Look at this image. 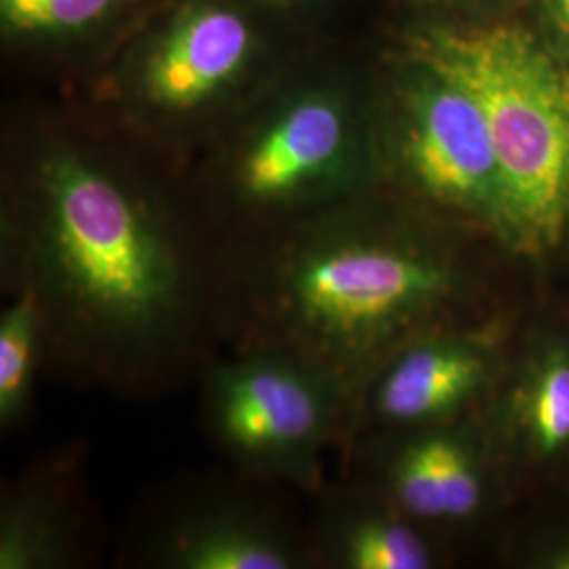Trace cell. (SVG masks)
Returning a JSON list of instances; mask_svg holds the SVG:
<instances>
[{
    "instance_id": "ba28073f",
    "label": "cell",
    "mask_w": 569,
    "mask_h": 569,
    "mask_svg": "<svg viewBox=\"0 0 569 569\" xmlns=\"http://www.w3.org/2000/svg\"><path fill=\"white\" fill-rule=\"evenodd\" d=\"M281 491L239 475L167 493L138 529L136 557L152 569H317L308 521Z\"/></svg>"
},
{
    "instance_id": "8992f818",
    "label": "cell",
    "mask_w": 569,
    "mask_h": 569,
    "mask_svg": "<svg viewBox=\"0 0 569 569\" xmlns=\"http://www.w3.org/2000/svg\"><path fill=\"white\" fill-rule=\"evenodd\" d=\"M352 397L323 367L281 348H239L201 371L211 446L247 479L308 496L326 488V458L345 446Z\"/></svg>"
},
{
    "instance_id": "6da1fadb",
    "label": "cell",
    "mask_w": 569,
    "mask_h": 569,
    "mask_svg": "<svg viewBox=\"0 0 569 569\" xmlns=\"http://www.w3.org/2000/svg\"><path fill=\"white\" fill-rule=\"evenodd\" d=\"M58 119L9 140L0 209L2 289L34 291L47 371L152 397L216 357V249L186 192Z\"/></svg>"
},
{
    "instance_id": "7c38bea8",
    "label": "cell",
    "mask_w": 569,
    "mask_h": 569,
    "mask_svg": "<svg viewBox=\"0 0 569 569\" xmlns=\"http://www.w3.org/2000/svg\"><path fill=\"white\" fill-rule=\"evenodd\" d=\"M317 507L308 519L317 568L428 569L435 549L420 523L390 500L366 502L329 483L315 493Z\"/></svg>"
},
{
    "instance_id": "8fae6325",
    "label": "cell",
    "mask_w": 569,
    "mask_h": 569,
    "mask_svg": "<svg viewBox=\"0 0 569 569\" xmlns=\"http://www.w3.org/2000/svg\"><path fill=\"white\" fill-rule=\"evenodd\" d=\"M385 498L420 526H458L486 500L483 470L470 441L446 425L407 430L388 456Z\"/></svg>"
},
{
    "instance_id": "7a4b0ae2",
    "label": "cell",
    "mask_w": 569,
    "mask_h": 569,
    "mask_svg": "<svg viewBox=\"0 0 569 569\" xmlns=\"http://www.w3.org/2000/svg\"><path fill=\"white\" fill-rule=\"evenodd\" d=\"M376 188L216 249L218 340L323 367L352 401L403 346L441 331L465 289L456 251L395 216Z\"/></svg>"
},
{
    "instance_id": "d6986e66",
    "label": "cell",
    "mask_w": 569,
    "mask_h": 569,
    "mask_svg": "<svg viewBox=\"0 0 569 569\" xmlns=\"http://www.w3.org/2000/svg\"><path fill=\"white\" fill-rule=\"evenodd\" d=\"M289 2H308V0H289Z\"/></svg>"
},
{
    "instance_id": "30bf717a",
    "label": "cell",
    "mask_w": 569,
    "mask_h": 569,
    "mask_svg": "<svg viewBox=\"0 0 569 569\" xmlns=\"http://www.w3.org/2000/svg\"><path fill=\"white\" fill-rule=\"evenodd\" d=\"M93 549L77 456L44 460L2 491L0 569L84 568Z\"/></svg>"
},
{
    "instance_id": "5b68a950",
    "label": "cell",
    "mask_w": 569,
    "mask_h": 569,
    "mask_svg": "<svg viewBox=\"0 0 569 569\" xmlns=\"http://www.w3.org/2000/svg\"><path fill=\"white\" fill-rule=\"evenodd\" d=\"M460 82L488 119L505 182L502 241L545 253L569 237V70L519 26L435 28L413 56Z\"/></svg>"
},
{
    "instance_id": "9a60e30c",
    "label": "cell",
    "mask_w": 569,
    "mask_h": 569,
    "mask_svg": "<svg viewBox=\"0 0 569 569\" xmlns=\"http://www.w3.org/2000/svg\"><path fill=\"white\" fill-rule=\"evenodd\" d=\"M521 420L531 446L552 456L569 446V355H549L523 395Z\"/></svg>"
},
{
    "instance_id": "3957f363",
    "label": "cell",
    "mask_w": 569,
    "mask_h": 569,
    "mask_svg": "<svg viewBox=\"0 0 569 569\" xmlns=\"http://www.w3.org/2000/svg\"><path fill=\"white\" fill-rule=\"evenodd\" d=\"M194 161L183 192L218 249L373 190L376 110L340 74H279Z\"/></svg>"
},
{
    "instance_id": "2e32d148",
    "label": "cell",
    "mask_w": 569,
    "mask_h": 569,
    "mask_svg": "<svg viewBox=\"0 0 569 569\" xmlns=\"http://www.w3.org/2000/svg\"><path fill=\"white\" fill-rule=\"evenodd\" d=\"M550 7L555 11V18L569 37V0H550Z\"/></svg>"
},
{
    "instance_id": "ac0fdd59",
    "label": "cell",
    "mask_w": 569,
    "mask_h": 569,
    "mask_svg": "<svg viewBox=\"0 0 569 569\" xmlns=\"http://www.w3.org/2000/svg\"><path fill=\"white\" fill-rule=\"evenodd\" d=\"M418 2H437V0H418Z\"/></svg>"
},
{
    "instance_id": "52a82bcc",
    "label": "cell",
    "mask_w": 569,
    "mask_h": 569,
    "mask_svg": "<svg viewBox=\"0 0 569 569\" xmlns=\"http://www.w3.org/2000/svg\"><path fill=\"white\" fill-rule=\"evenodd\" d=\"M378 169L387 161L411 199L449 220L505 232V182L488 119L460 82L411 58L376 112Z\"/></svg>"
},
{
    "instance_id": "5bb4252c",
    "label": "cell",
    "mask_w": 569,
    "mask_h": 569,
    "mask_svg": "<svg viewBox=\"0 0 569 569\" xmlns=\"http://www.w3.org/2000/svg\"><path fill=\"white\" fill-rule=\"evenodd\" d=\"M129 0H0L7 39L28 44L81 41L117 18Z\"/></svg>"
},
{
    "instance_id": "e0dca14e",
    "label": "cell",
    "mask_w": 569,
    "mask_h": 569,
    "mask_svg": "<svg viewBox=\"0 0 569 569\" xmlns=\"http://www.w3.org/2000/svg\"><path fill=\"white\" fill-rule=\"evenodd\" d=\"M557 561H561V563H557V566H561V568H569V552H563Z\"/></svg>"
},
{
    "instance_id": "4fadbf2b",
    "label": "cell",
    "mask_w": 569,
    "mask_h": 569,
    "mask_svg": "<svg viewBox=\"0 0 569 569\" xmlns=\"http://www.w3.org/2000/svg\"><path fill=\"white\" fill-rule=\"evenodd\" d=\"M9 302L0 310V430L23 427L34 388L47 371V326L34 291L26 284L4 289Z\"/></svg>"
},
{
    "instance_id": "277c9868",
    "label": "cell",
    "mask_w": 569,
    "mask_h": 569,
    "mask_svg": "<svg viewBox=\"0 0 569 569\" xmlns=\"http://www.w3.org/2000/svg\"><path fill=\"white\" fill-rule=\"evenodd\" d=\"M274 74L249 0H173L131 41L98 91L103 122L183 171Z\"/></svg>"
},
{
    "instance_id": "9c48e42d",
    "label": "cell",
    "mask_w": 569,
    "mask_h": 569,
    "mask_svg": "<svg viewBox=\"0 0 569 569\" xmlns=\"http://www.w3.org/2000/svg\"><path fill=\"white\" fill-rule=\"evenodd\" d=\"M488 373V357L470 336L449 329L420 336L359 388L346 443L367 422L395 432L448 425L477 397Z\"/></svg>"
}]
</instances>
